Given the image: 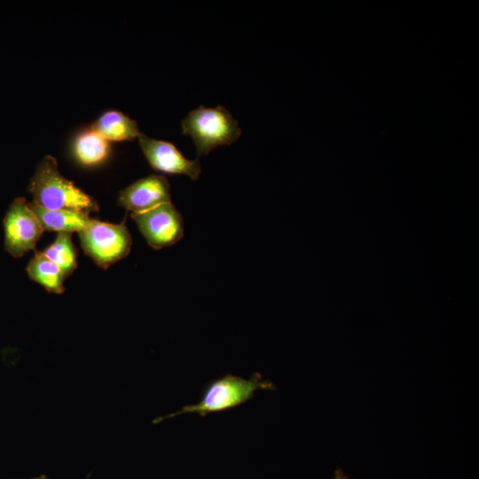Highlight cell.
I'll list each match as a JSON object with an SVG mask.
<instances>
[{"label":"cell","mask_w":479,"mask_h":479,"mask_svg":"<svg viewBox=\"0 0 479 479\" xmlns=\"http://www.w3.org/2000/svg\"><path fill=\"white\" fill-rule=\"evenodd\" d=\"M182 130L192 137L199 156L232 144L241 134L238 122L221 106H200L190 111L182 121Z\"/></svg>","instance_id":"3957f363"},{"label":"cell","mask_w":479,"mask_h":479,"mask_svg":"<svg viewBox=\"0 0 479 479\" xmlns=\"http://www.w3.org/2000/svg\"><path fill=\"white\" fill-rule=\"evenodd\" d=\"M4 249L14 257L34 250L43 228L29 204L15 199L4 218Z\"/></svg>","instance_id":"5b68a950"},{"label":"cell","mask_w":479,"mask_h":479,"mask_svg":"<svg viewBox=\"0 0 479 479\" xmlns=\"http://www.w3.org/2000/svg\"><path fill=\"white\" fill-rule=\"evenodd\" d=\"M33 202L46 209H68L90 214L98 211L96 200L64 177L54 157L44 156L30 180Z\"/></svg>","instance_id":"6da1fadb"},{"label":"cell","mask_w":479,"mask_h":479,"mask_svg":"<svg viewBox=\"0 0 479 479\" xmlns=\"http://www.w3.org/2000/svg\"><path fill=\"white\" fill-rule=\"evenodd\" d=\"M334 479H351V478L348 477L342 469L338 468L334 472Z\"/></svg>","instance_id":"5bb4252c"},{"label":"cell","mask_w":479,"mask_h":479,"mask_svg":"<svg viewBox=\"0 0 479 479\" xmlns=\"http://www.w3.org/2000/svg\"><path fill=\"white\" fill-rule=\"evenodd\" d=\"M29 278L47 291L62 294L66 279L62 270L43 252H37L27 266Z\"/></svg>","instance_id":"8fae6325"},{"label":"cell","mask_w":479,"mask_h":479,"mask_svg":"<svg viewBox=\"0 0 479 479\" xmlns=\"http://www.w3.org/2000/svg\"><path fill=\"white\" fill-rule=\"evenodd\" d=\"M30 479H49L47 475H41L37 477H34V478H30Z\"/></svg>","instance_id":"9a60e30c"},{"label":"cell","mask_w":479,"mask_h":479,"mask_svg":"<svg viewBox=\"0 0 479 479\" xmlns=\"http://www.w3.org/2000/svg\"><path fill=\"white\" fill-rule=\"evenodd\" d=\"M171 202L168 180L160 175L142 177L120 192L118 204L131 213H141Z\"/></svg>","instance_id":"ba28073f"},{"label":"cell","mask_w":479,"mask_h":479,"mask_svg":"<svg viewBox=\"0 0 479 479\" xmlns=\"http://www.w3.org/2000/svg\"><path fill=\"white\" fill-rule=\"evenodd\" d=\"M140 148L151 167L158 171L185 175L197 180L201 168L198 160H190L171 143L152 138L143 133L137 137Z\"/></svg>","instance_id":"52a82bcc"},{"label":"cell","mask_w":479,"mask_h":479,"mask_svg":"<svg viewBox=\"0 0 479 479\" xmlns=\"http://www.w3.org/2000/svg\"><path fill=\"white\" fill-rule=\"evenodd\" d=\"M275 386L263 381L262 374L255 373L249 380L226 374L207 385L199 403L185 405L177 412L153 420L157 424L183 413H197L206 417L209 413L222 412L235 408L251 399L257 390H274Z\"/></svg>","instance_id":"7a4b0ae2"},{"label":"cell","mask_w":479,"mask_h":479,"mask_svg":"<svg viewBox=\"0 0 479 479\" xmlns=\"http://www.w3.org/2000/svg\"><path fill=\"white\" fill-rule=\"evenodd\" d=\"M130 216L148 245L154 249L170 247L184 236L183 217L171 202Z\"/></svg>","instance_id":"8992f818"},{"label":"cell","mask_w":479,"mask_h":479,"mask_svg":"<svg viewBox=\"0 0 479 479\" xmlns=\"http://www.w3.org/2000/svg\"><path fill=\"white\" fill-rule=\"evenodd\" d=\"M28 204L37 216L44 231L68 233L79 232L91 220L88 213L68 209H46L33 201Z\"/></svg>","instance_id":"9c48e42d"},{"label":"cell","mask_w":479,"mask_h":479,"mask_svg":"<svg viewBox=\"0 0 479 479\" xmlns=\"http://www.w3.org/2000/svg\"><path fill=\"white\" fill-rule=\"evenodd\" d=\"M79 236L85 254L105 269L128 255L132 245L130 232L122 224L91 219Z\"/></svg>","instance_id":"277c9868"},{"label":"cell","mask_w":479,"mask_h":479,"mask_svg":"<svg viewBox=\"0 0 479 479\" xmlns=\"http://www.w3.org/2000/svg\"><path fill=\"white\" fill-rule=\"evenodd\" d=\"M75 159L85 166L104 161L109 153V143L92 129L80 133L73 145Z\"/></svg>","instance_id":"7c38bea8"},{"label":"cell","mask_w":479,"mask_h":479,"mask_svg":"<svg viewBox=\"0 0 479 479\" xmlns=\"http://www.w3.org/2000/svg\"><path fill=\"white\" fill-rule=\"evenodd\" d=\"M69 276L76 268V252L71 240V233L59 232L56 240L43 252Z\"/></svg>","instance_id":"4fadbf2b"},{"label":"cell","mask_w":479,"mask_h":479,"mask_svg":"<svg viewBox=\"0 0 479 479\" xmlns=\"http://www.w3.org/2000/svg\"><path fill=\"white\" fill-rule=\"evenodd\" d=\"M90 129L98 132L108 142L132 140L137 138L141 133L137 123L134 120L115 110L106 111L101 114L92 123Z\"/></svg>","instance_id":"30bf717a"}]
</instances>
